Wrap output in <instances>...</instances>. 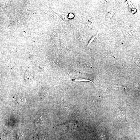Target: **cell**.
<instances>
[{"label":"cell","instance_id":"obj_1","mask_svg":"<svg viewBox=\"0 0 140 140\" xmlns=\"http://www.w3.org/2000/svg\"><path fill=\"white\" fill-rule=\"evenodd\" d=\"M25 78L26 80L28 81H32L33 79V74L29 71H27L25 72Z\"/></svg>","mask_w":140,"mask_h":140},{"label":"cell","instance_id":"obj_2","mask_svg":"<svg viewBox=\"0 0 140 140\" xmlns=\"http://www.w3.org/2000/svg\"><path fill=\"white\" fill-rule=\"evenodd\" d=\"M17 140H24V134L21 131H19L17 134Z\"/></svg>","mask_w":140,"mask_h":140},{"label":"cell","instance_id":"obj_3","mask_svg":"<svg viewBox=\"0 0 140 140\" xmlns=\"http://www.w3.org/2000/svg\"><path fill=\"white\" fill-rule=\"evenodd\" d=\"M12 1L7 0L3 1L1 2V4L2 6H9L11 4Z\"/></svg>","mask_w":140,"mask_h":140},{"label":"cell","instance_id":"obj_4","mask_svg":"<svg viewBox=\"0 0 140 140\" xmlns=\"http://www.w3.org/2000/svg\"><path fill=\"white\" fill-rule=\"evenodd\" d=\"M18 102L21 105H24L26 102V99L24 97H22L21 99H19L18 100Z\"/></svg>","mask_w":140,"mask_h":140},{"label":"cell","instance_id":"obj_5","mask_svg":"<svg viewBox=\"0 0 140 140\" xmlns=\"http://www.w3.org/2000/svg\"><path fill=\"white\" fill-rule=\"evenodd\" d=\"M74 15L73 14L70 13L69 14V15L68 17V19H72V18L74 17Z\"/></svg>","mask_w":140,"mask_h":140}]
</instances>
